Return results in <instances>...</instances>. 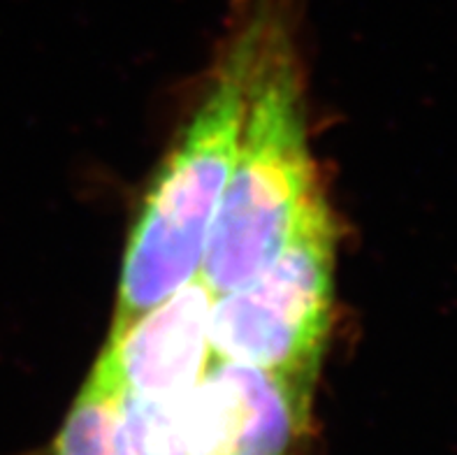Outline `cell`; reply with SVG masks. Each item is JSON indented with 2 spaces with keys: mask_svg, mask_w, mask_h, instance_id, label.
Returning <instances> with one entry per match:
<instances>
[{
  "mask_svg": "<svg viewBox=\"0 0 457 455\" xmlns=\"http://www.w3.org/2000/svg\"><path fill=\"white\" fill-rule=\"evenodd\" d=\"M335 265V216L320 198L261 272L214 298L209 325L214 358L313 391L330 337Z\"/></svg>",
  "mask_w": 457,
  "mask_h": 455,
  "instance_id": "3",
  "label": "cell"
},
{
  "mask_svg": "<svg viewBox=\"0 0 457 455\" xmlns=\"http://www.w3.org/2000/svg\"><path fill=\"white\" fill-rule=\"evenodd\" d=\"M214 298L195 277L112 328L87 381L116 398H170L193 388L214 360L209 341Z\"/></svg>",
  "mask_w": 457,
  "mask_h": 455,
  "instance_id": "5",
  "label": "cell"
},
{
  "mask_svg": "<svg viewBox=\"0 0 457 455\" xmlns=\"http://www.w3.org/2000/svg\"><path fill=\"white\" fill-rule=\"evenodd\" d=\"M313 391L214 358L195 386L170 398H116L130 455H293Z\"/></svg>",
  "mask_w": 457,
  "mask_h": 455,
  "instance_id": "4",
  "label": "cell"
},
{
  "mask_svg": "<svg viewBox=\"0 0 457 455\" xmlns=\"http://www.w3.org/2000/svg\"><path fill=\"white\" fill-rule=\"evenodd\" d=\"M237 29L197 110L161 163L128 237L112 328L200 277L209 231L237 156L265 0H237Z\"/></svg>",
  "mask_w": 457,
  "mask_h": 455,
  "instance_id": "2",
  "label": "cell"
},
{
  "mask_svg": "<svg viewBox=\"0 0 457 455\" xmlns=\"http://www.w3.org/2000/svg\"><path fill=\"white\" fill-rule=\"evenodd\" d=\"M290 12L293 0H265L237 156L200 267L214 295L261 272L325 198L309 151Z\"/></svg>",
  "mask_w": 457,
  "mask_h": 455,
  "instance_id": "1",
  "label": "cell"
},
{
  "mask_svg": "<svg viewBox=\"0 0 457 455\" xmlns=\"http://www.w3.org/2000/svg\"><path fill=\"white\" fill-rule=\"evenodd\" d=\"M52 455H130L114 395L87 381L54 439Z\"/></svg>",
  "mask_w": 457,
  "mask_h": 455,
  "instance_id": "6",
  "label": "cell"
}]
</instances>
